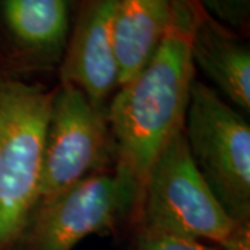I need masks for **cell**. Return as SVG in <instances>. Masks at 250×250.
Segmentation results:
<instances>
[{
	"label": "cell",
	"instance_id": "6da1fadb",
	"mask_svg": "<svg viewBox=\"0 0 250 250\" xmlns=\"http://www.w3.org/2000/svg\"><path fill=\"white\" fill-rule=\"evenodd\" d=\"M203 14L197 0H175L154 53L141 71L118 88L108 107L114 171L134 187L138 200L153 161L184 126L195 80L192 41Z\"/></svg>",
	"mask_w": 250,
	"mask_h": 250
},
{
	"label": "cell",
	"instance_id": "7a4b0ae2",
	"mask_svg": "<svg viewBox=\"0 0 250 250\" xmlns=\"http://www.w3.org/2000/svg\"><path fill=\"white\" fill-rule=\"evenodd\" d=\"M132 220L138 231L250 250L249 227L235 221L190 157L184 131L171 138L149 168Z\"/></svg>",
	"mask_w": 250,
	"mask_h": 250
},
{
	"label": "cell",
	"instance_id": "3957f363",
	"mask_svg": "<svg viewBox=\"0 0 250 250\" xmlns=\"http://www.w3.org/2000/svg\"><path fill=\"white\" fill-rule=\"evenodd\" d=\"M54 90L0 77V250H16L35 210Z\"/></svg>",
	"mask_w": 250,
	"mask_h": 250
},
{
	"label": "cell",
	"instance_id": "277c9868",
	"mask_svg": "<svg viewBox=\"0 0 250 250\" xmlns=\"http://www.w3.org/2000/svg\"><path fill=\"white\" fill-rule=\"evenodd\" d=\"M190 157L235 221H250V126L220 95L196 78L184 118Z\"/></svg>",
	"mask_w": 250,
	"mask_h": 250
},
{
	"label": "cell",
	"instance_id": "5b68a950",
	"mask_svg": "<svg viewBox=\"0 0 250 250\" xmlns=\"http://www.w3.org/2000/svg\"><path fill=\"white\" fill-rule=\"evenodd\" d=\"M110 160L114 143L107 111L78 88L60 82L47 121L38 203L104 172Z\"/></svg>",
	"mask_w": 250,
	"mask_h": 250
},
{
	"label": "cell",
	"instance_id": "8992f818",
	"mask_svg": "<svg viewBox=\"0 0 250 250\" xmlns=\"http://www.w3.org/2000/svg\"><path fill=\"white\" fill-rule=\"evenodd\" d=\"M138 195L116 171L99 172L36 205L16 250H72L135 213Z\"/></svg>",
	"mask_w": 250,
	"mask_h": 250
},
{
	"label": "cell",
	"instance_id": "52a82bcc",
	"mask_svg": "<svg viewBox=\"0 0 250 250\" xmlns=\"http://www.w3.org/2000/svg\"><path fill=\"white\" fill-rule=\"evenodd\" d=\"M118 0H81L80 11L62 54L60 77L95 104L118 88L114 17Z\"/></svg>",
	"mask_w": 250,
	"mask_h": 250
},
{
	"label": "cell",
	"instance_id": "ba28073f",
	"mask_svg": "<svg viewBox=\"0 0 250 250\" xmlns=\"http://www.w3.org/2000/svg\"><path fill=\"white\" fill-rule=\"evenodd\" d=\"M1 17L13 42L41 65L60 62L68 41L70 0H1Z\"/></svg>",
	"mask_w": 250,
	"mask_h": 250
},
{
	"label": "cell",
	"instance_id": "9c48e42d",
	"mask_svg": "<svg viewBox=\"0 0 250 250\" xmlns=\"http://www.w3.org/2000/svg\"><path fill=\"white\" fill-rule=\"evenodd\" d=\"M192 60L232 104L249 113V47L206 13L193 34Z\"/></svg>",
	"mask_w": 250,
	"mask_h": 250
},
{
	"label": "cell",
	"instance_id": "30bf717a",
	"mask_svg": "<svg viewBox=\"0 0 250 250\" xmlns=\"http://www.w3.org/2000/svg\"><path fill=\"white\" fill-rule=\"evenodd\" d=\"M174 4L175 0H118L114 17L118 88L152 57L168 27Z\"/></svg>",
	"mask_w": 250,
	"mask_h": 250
},
{
	"label": "cell",
	"instance_id": "8fae6325",
	"mask_svg": "<svg viewBox=\"0 0 250 250\" xmlns=\"http://www.w3.org/2000/svg\"><path fill=\"white\" fill-rule=\"evenodd\" d=\"M206 14L228 31H245L249 25L250 0H197Z\"/></svg>",
	"mask_w": 250,
	"mask_h": 250
},
{
	"label": "cell",
	"instance_id": "7c38bea8",
	"mask_svg": "<svg viewBox=\"0 0 250 250\" xmlns=\"http://www.w3.org/2000/svg\"><path fill=\"white\" fill-rule=\"evenodd\" d=\"M136 250H229L207 242L172 236L166 233L138 231Z\"/></svg>",
	"mask_w": 250,
	"mask_h": 250
}]
</instances>
